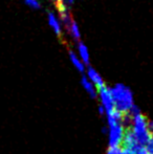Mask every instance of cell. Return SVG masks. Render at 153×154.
<instances>
[{
	"label": "cell",
	"mask_w": 153,
	"mask_h": 154,
	"mask_svg": "<svg viewBox=\"0 0 153 154\" xmlns=\"http://www.w3.org/2000/svg\"><path fill=\"white\" fill-rule=\"evenodd\" d=\"M86 77H87L88 79H89L90 81L96 85V87L98 88V89H100V88H102L105 86L104 80H103L102 75H101L100 73L96 70V69L92 68V67H88L87 68V71H86Z\"/></svg>",
	"instance_id": "cell-4"
},
{
	"label": "cell",
	"mask_w": 153,
	"mask_h": 154,
	"mask_svg": "<svg viewBox=\"0 0 153 154\" xmlns=\"http://www.w3.org/2000/svg\"><path fill=\"white\" fill-rule=\"evenodd\" d=\"M77 51H78V56L80 57V59L83 61L84 64L87 65L89 63V59H90V54L89 51H88V47L83 42H79L77 46Z\"/></svg>",
	"instance_id": "cell-7"
},
{
	"label": "cell",
	"mask_w": 153,
	"mask_h": 154,
	"mask_svg": "<svg viewBox=\"0 0 153 154\" xmlns=\"http://www.w3.org/2000/svg\"><path fill=\"white\" fill-rule=\"evenodd\" d=\"M81 84L83 86V88L85 89V91L88 93L91 97H96L98 95V91H96V87L89 79H88L86 75L82 77L81 80Z\"/></svg>",
	"instance_id": "cell-6"
},
{
	"label": "cell",
	"mask_w": 153,
	"mask_h": 154,
	"mask_svg": "<svg viewBox=\"0 0 153 154\" xmlns=\"http://www.w3.org/2000/svg\"><path fill=\"white\" fill-rule=\"evenodd\" d=\"M66 29H67L68 32H69V35L75 39V40H80V37H81V31H80L79 25H78L75 21Z\"/></svg>",
	"instance_id": "cell-9"
},
{
	"label": "cell",
	"mask_w": 153,
	"mask_h": 154,
	"mask_svg": "<svg viewBox=\"0 0 153 154\" xmlns=\"http://www.w3.org/2000/svg\"><path fill=\"white\" fill-rule=\"evenodd\" d=\"M131 118V126L130 129L132 130L133 134H134L135 138L139 140L141 144L148 145L151 137V133H150L149 129H148V121L141 112H137L135 114L128 113Z\"/></svg>",
	"instance_id": "cell-2"
},
{
	"label": "cell",
	"mask_w": 153,
	"mask_h": 154,
	"mask_svg": "<svg viewBox=\"0 0 153 154\" xmlns=\"http://www.w3.org/2000/svg\"><path fill=\"white\" fill-rule=\"evenodd\" d=\"M147 150L148 153L153 154V134H151V137H150V140L147 145Z\"/></svg>",
	"instance_id": "cell-11"
},
{
	"label": "cell",
	"mask_w": 153,
	"mask_h": 154,
	"mask_svg": "<svg viewBox=\"0 0 153 154\" xmlns=\"http://www.w3.org/2000/svg\"><path fill=\"white\" fill-rule=\"evenodd\" d=\"M69 59H70L72 64L74 65V66L76 67L79 71H84V70H85V64H84L83 61L80 59V57L78 56L77 53L70 51H69Z\"/></svg>",
	"instance_id": "cell-8"
},
{
	"label": "cell",
	"mask_w": 153,
	"mask_h": 154,
	"mask_svg": "<svg viewBox=\"0 0 153 154\" xmlns=\"http://www.w3.org/2000/svg\"><path fill=\"white\" fill-rule=\"evenodd\" d=\"M24 2L32 8H35V10H38L40 8L41 4L39 2V0H24Z\"/></svg>",
	"instance_id": "cell-10"
},
{
	"label": "cell",
	"mask_w": 153,
	"mask_h": 154,
	"mask_svg": "<svg viewBox=\"0 0 153 154\" xmlns=\"http://www.w3.org/2000/svg\"><path fill=\"white\" fill-rule=\"evenodd\" d=\"M107 154H120V148H110Z\"/></svg>",
	"instance_id": "cell-12"
},
{
	"label": "cell",
	"mask_w": 153,
	"mask_h": 154,
	"mask_svg": "<svg viewBox=\"0 0 153 154\" xmlns=\"http://www.w3.org/2000/svg\"><path fill=\"white\" fill-rule=\"evenodd\" d=\"M72 1H74V0H57V3H63L67 5L68 3H72Z\"/></svg>",
	"instance_id": "cell-13"
},
{
	"label": "cell",
	"mask_w": 153,
	"mask_h": 154,
	"mask_svg": "<svg viewBox=\"0 0 153 154\" xmlns=\"http://www.w3.org/2000/svg\"><path fill=\"white\" fill-rule=\"evenodd\" d=\"M98 93L100 95L101 102H102V107L105 109V111L110 112L115 110V102H113L112 93L110 91V88H107L106 86L100 88L98 90Z\"/></svg>",
	"instance_id": "cell-3"
},
{
	"label": "cell",
	"mask_w": 153,
	"mask_h": 154,
	"mask_svg": "<svg viewBox=\"0 0 153 154\" xmlns=\"http://www.w3.org/2000/svg\"><path fill=\"white\" fill-rule=\"evenodd\" d=\"M112 93L113 102H115V109L121 113L126 114L133 107V95L131 90L123 84H116L110 88Z\"/></svg>",
	"instance_id": "cell-1"
},
{
	"label": "cell",
	"mask_w": 153,
	"mask_h": 154,
	"mask_svg": "<svg viewBox=\"0 0 153 154\" xmlns=\"http://www.w3.org/2000/svg\"><path fill=\"white\" fill-rule=\"evenodd\" d=\"M47 20H48L49 26L53 29V31L55 32L56 35L58 36H61L62 34V22L57 16H56L54 13L49 12L47 14Z\"/></svg>",
	"instance_id": "cell-5"
}]
</instances>
